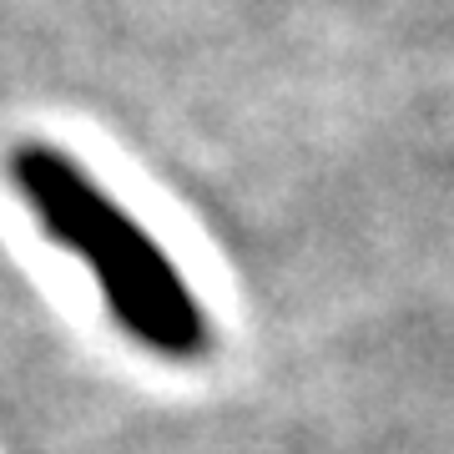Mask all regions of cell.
I'll return each mask as SVG.
<instances>
[{"label": "cell", "instance_id": "obj_1", "mask_svg": "<svg viewBox=\"0 0 454 454\" xmlns=\"http://www.w3.org/2000/svg\"><path fill=\"white\" fill-rule=\"evenodd\" d=\"M11 182L51 243L86 262L106 313L131 343L172 364L207 354L212 324L182 268L86 167H76V157L46 142H20L11 152Z\"/></svg>", "mask_w": 454, "mask_h": 454}]
</instances>
